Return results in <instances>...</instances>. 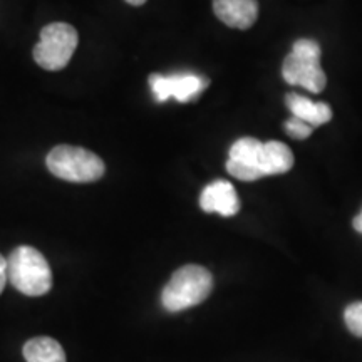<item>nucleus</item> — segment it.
<instances>
[{
	"instance_id": "7",
	"label": "nucleus",
	"mask_w": 362,
	"mask_h": 362,
	"mask_svg": "<svg viewBox=\"0 0 362 362\" xmlns=\"http://www.w3.org/2000/svg\"><path fill=\"white\" fill-rule=\"evenodd\" d=\"M262 153H264V143L259 141V139H238L230 148L226 171L233 178L242 181H255L264 178L265 173L264 168H262Z\"/></svg>"
},
{
	"instance_id": "17",
	"label": "nucleus",
	"mask_w": 362,
	"mask_h": 362,
	"mask_svg": "<svg viewBox=\"0 0 362 362\" xmlns=\"http://www.w3.org/2000/svg\"><path fill=\"white\" fill-rule=\"evenodd\" d=\"M126 2L129 4V6H134V7H139V6H143L144 2H146V0H126Z\"/></svg>"
},
{
	"instance_id": "12",
	"label": "nucleus",
	"mask_w": 362,
	"mask_h": 362,
	"mask_svg": "<svg viewBox=\"0 0 362 362\" xmlns=\"http://www.w3.org/2000/svg\"><path fill=\"white\" fill-rule=\"evenodd\" d=\"M293 166V155L287 144L280 141L264 143V171L265 176L287 173Z\"/></svg>"
},
{
	"instance_id": "15",
	"label": "nucleus",
	"mask_w": 362,
	"mask_h": 362,
	"mask_svg": "<svg viewBox=\"0 0 362 362\" xmlns=\"http://www.w3.org/2000/svg\"><path fill=\"white\" fill-rule=\"evenodd\" d=\"M8 282V277H7V259L6 257L0 255V293L4 292V288H6V284Z\"/></svg>"
},
{
	"instance_id": "4",
	"label": "nucleus",
	"mask_w": 362,
	"mask_h": 362,
	"mask_svg": "<svg viewBox=\"0 0 362 362\" xmlns=\"http://www.w3.org/2000/svg\"><path fill=\"white\" fill-rule=\"evenodd\" d=\"M285 83L302 86L310 93H322L327 79L320 67V47L312 39H298L282 66Z\"/></svg>"
},
{
	"instance_id": "3",
	"label": "nucleus",
	"mask_w": 362,
	"mask_h": 362,
	"mask_svg": "<svg viewBox=\"0 0 362 362\" xmlns=\"http://www.w3.org/2000/svg\"><path fill=\"white\" fill-rule=\"evenodd\" d=\"M47 170L57 178L71 183H93L103 178L106 166L93 151L84 148L61 144L47 155Z\"/></svg>"
},
{
	"instance_id": "8",
	"label": "nucleus",
	"mask_w": 362,
	"mask_h": 362,
	"mask_svg": "<svg viewBox=\"0 0 362 362\" xmlns=\"http://www.w3.org/2000/svg\"><path fill=\"white\" fill-rule=\"evenodd\" d=\"M200 206L206 214H220L221 216H233L240 210L238 194L230 181L216 180L205 187L200 194Z\"/></svg>"
},
{
	"instance_id": "14",
	"label": "nucleus",
	"mask_w": 362,
	"mask_h": 362,
	"mask_svg": "<svg viewBox=\"0 0 362 362\" xmlns=\"http://www.w3.org/2000/svg\"><path fill=\"white\" fill-rule=\"evenodd\" d=\"M312 129L314 128H312L310 124H307L305 121L293 116L285 123V131H287V134L293 139H307L312 134Z\"/></svg>"
},
{
	"instance_id": "16",
	"label": "nucleus",
	"mask_w": 362,
	"mask_h": 362,
	"mask_svg": "<svg viewBox=\"0 0 362 362\" xmlns=\"http://www.w3.org/2000/svg\"><path fill=\"white\" fill-rule=\"evenodd\" d=\"M352 225H354V228L357 230V232H359V233H362V211H361V214H359V215H357V216H356V218H354V221H352Z\"/></svg>"
},
{
	"instance_id": "2",
	"label": "nucleus",
	"mask_w": 362,
	"mask_h": 362,
	"mask_svg": "<svg viewBox=\"0 0 362 362\" xmlns=\"http://www.w3.org/2000/svg\"><path fill=\"white\" fill-rule=\"evenodd\" d=\"M214 288V277L205 267L185 265L171 275L163 288L161 302L168 312H181L206 300Z\"/></svg>"
},
{
	"instance_id": "1",
	"label": "nucleus",
	"mask_w": 362,
	"mask_h": 362,
	"mask_svg": "<svg viewBox=\"0 0 362 362\" xmlns=\"http://www.w3.org/2000/svg\"><path fill=\"white\" fill-rule=\"evenodd\" d=\"M7 277L17 291L29 297L44 296L52 287V272L45 257L33 247H17L7 259Z\"/></svg>"
},
{
	"instance_id": "11",
	"label": "nucleus",
	"mask_w": 362,
	"mask_h": 362,
	"mask_svg": "<svg viewBox=\"0 0 362 362\" xmlns=\"http://www.w3.org/2000/svg\"><path fill=\"white\" fill-rule=\"evenodd\" d=\"M24 357L27 362H66V352L56 339L39 336L25 342Z\"/></svg>"
},
{
	"instance_id": "6",
	"label": "nucleus",
	"mask_w": 362,
	"mask_h": 362,
	"mask_svg": "<svg viewBox=\"0 0 362 362\" xmlns=\"http://www.w3.org/2000/svg\"><path fill=\"white\" fill-rule=\"evenodd\" d=\"M158 103L168 101L170 98L178 103L194 101L208 88L210 79L192 72H176L171 76L151 74L148 79Z\"/></svg>"
},
{
	"instance_id": "13",
	"label": "nucleus",
	"mask_w": 362,
	"mask_h": 362,
	"mask_svg": "<svg viewBox=\"0 0 362 362\" xmlns=\"http://www.w3.org/2000/svg\"><path fill=\"white\" fill-rule=\"evenodd\" d=\"M344 320H346L347 329L356 337H362V302H354V304L347 305L346 312H344Z\"/></svg>"
},
{
	"instance_id": "5",
	"label": "nucleus",
	"mask_w": 362,
	"mask_h": 362,
	"mask_svg": "<svg viewBox=\"0 0 362 362\" xmlns=\"http://www.w3.org/2000/svg\"><path fill=\"white\" fill-rule=\"evenodd\" d=\"M78 30L66 22H54L40 30V40L34 47V61L45 71H61L69 64L78 47Z\"/></svg>"
},
{
	"instance_id": "9",
	"label": "nucleus",
	"mask_w": 362,
	"mask_h": 362,
	"mask_svg": "<svg viewBox=\"0 0 362 362\" xmlns=\"http://www.w3.org/2000/svg\"><path fill=\"white\" fill-rule=\"evenodd\" d=\"M214 12L225 25L250 29L259 17L257 0H214Z\"/></svg>"
},
{
	"instance_id": "10",
	"label": "nucleus",
	"mask_w": 362,
	"mask_h": 362,
	"mask_svg": "<svg viewBox=\"0 0 362 362\" xmlns=\"http://www.w3.org/2000/svg\"><path fill=\"white\" fill-rule=\"evenodd\" d=\"M285 104H287V107L291 110L293 117L305 121L312 128L327 124L332 119V110H330L327 103H314L309 98L291 93L285 98Z\"/></svg>"
}]
</instances>
